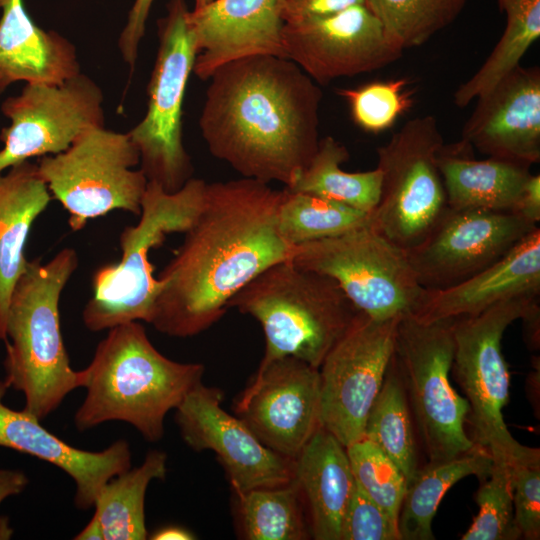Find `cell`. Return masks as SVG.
<instances>
[{
  "mask_svg": "<svg viewBox=\"0 0 540 540\" xmlns=\"http://www.w3.org/2000/svg\"><path fill=\"white\" fill-rule=\"evenodd\" d=\"M187 23L196 50L193 72L202 80L242 58L285 57L278 0H213L188 11Z\"/></svg>",
  "mask_w": 540,
  "mask_h": 540,
  "instance_id": "ffe728a7",
  "label": "cell"
},
{
  "mask_svg": "<svg viewBox=\"0 0 540 540\" xmlns=\"http://www.w3.org/2000/svg\"><path fill=\"white\" fill-rule=\"evenodd\" d=\"M537 227L516 213L448 207L427 236L405 252L424 289H445L498 261Z\"/></svg>",
  "mask_w": 540,
  "mask_h": 540,
  "instance_id": "9a60e30c",
  "label": "cell"
},
{
  "mask_svg": "<svg viewBox=\"0 0 540 540\" xmlns=\"http://www.w3.org/2000/svg\"><path fill=\"white\" fill-rule=\"evenodd\" d=\"M478 513L462 540L521 539L514 521L512 465L494 463L475 495Z\"/></svg>",
  "mask_w": 540,
  "mask_h": 540,
  "instance_id": "d590c367",
  "label": "cell"
},
{
  "mask_svg": "<svg viewBox=\"0 0 540 540\" xmlns=\"http://www.w3.org/2000/svg\"><path fill=\"white\" fill-rule=\"evenodd\" d=\"M8 388L5 380L0 381V447L34 456L63 470L75 483L77 508H92L105 483L131 468L132 453L126 440L119 439L101 451L71 446L24 408L17 411L6 406L3 397Z\"/></svg>",
  "mask_w": 540,
  "mask_h": 540,
  "instance_id": "44dd1931",
  "label": "cell"
},
{
  "mask_svg": "<svg viewBox=\"0 0 540 540\" xmlns=\"http://www.w3.org/2000/svg\"><path fill=\"white\" fill-rule=\"evenodd\" d=\"M129 133L104 126L80 135L65 151L42 156L38 171L52 199L69 213L73 231L113 210L139 216L148 180Z\"/></svg>",
  "mask_w": 540,
  "mask_h": 540,
  "instance_id": "9c48e42d",
  "label": "cell"
},
{
  "mask_svg": "<svg viewBox=\"0 0 540 540\" xmlns=\"http://www.w3.org/2000/svg\"><path fill=\"white\" fill-rule=\"evenodd\" d=\"M244 537L248 540H305L310 534L296 481L277 487L235 492Z\"/></svg>",
  "mask_w": 540,
  "mask_h": 540,
  "instance_id": "1f68e13d",
  "label": "cell"
},
{
  "mask_svg": "<svg viewBox=\"0 0 540 540\" xmlns=\"http://www.w3.org/2000/svg\"><path fill=\"white\" fill-rule=\"evenodd\" d=\"M363 437L397 465L408 487L419 471L418 457L407 394L394 355L367 416Z\"/></svg>",
  "mask_w": 540,
  "mask_h": 540,
  "instance_id": "4dcf8cb0",
  "label": "cell"
},
{
  "mask_svg": "<svg viewBox=\"0 0 540 540\" xmlns=\"http://www.w3.org/2000/svg\"><path fill=\"white\" fill-rule=\"evenodd\" d=\"M153 2L154 0H135L118 40L122 57L131 69L136 63L139 44L144 36L146 20Z\"/></svg>",
  "mask_w": 540,
  "mask_h": 540,
  "instance_id": "60d3db41",
  "label": "cell"
},
{
  "mask_svg": "<svg viewBox=\"0 0 540 540\" xmlns=\"http://www.w3.org/2000/svg\"><path fill=\"white\" fill-rule=\"evenodd\" d=\"M281 198L282 190L251 178L207 183L201 210L159 273L156 330L182 338L205 331L251 280L290 258L293 246L277 225Z\"/></svg>",
  "mask_w": 540,
  "mask_h": 540,
  "instance_id": "6da1fadb",
  "label": "cell"
},
{
  "mask_svg": "<svg viewBox=\"0 0 540 540\" xmlns=\"http://www.w3.org/2000/svg\"><path fill=\"white\" fill-rule=\"evenodd\" d=\"M167 473V455L149 451L136 468L114 476L100 490L93 516L100 523L104 540H144L145 495L152 480H163Z\"/></svg>",
  "mask_w": 540,
  "mask_h": 540,
  "instance_id": "83f0119b",
  "label": "cell"
},
{
  "mask_svg": "<svg viewBox=\"0 0 540 540\" xmlns=\"http://www.w3.org/2000/svg\"><path fill=\"white\" fill-rule=\"evenodd\" d=\"M152 540H191L195 539L192 533L182 527L167 526L157 530L150 537Z\"/></svg>",
  "mask_w": 540,
  "mask_h": 540,
  "instance_id": "ee69618b",
  "label": "cell"
},
{
  "mask_svg": "<svg viewBox=\"0 0 540 540\" xmlns=\"http://www.w3.org/2000/svg\"><path fill=\"white\" fill-rule=\"evenodd\" d=\"M356 483L398 525L407 482L397 465L365 437L346 447Z\"/></svg>",
  "mask_w": 540,
  "mask_h": 540,
  "instance_id": "e575fe53",
  "label": "cell"
},
{
  "mask_svg": "<svg viewBox=\"0 0 540 540\" xmlns=\"http://www.w3.org/2000/svg\"><path fill=\"white\" fill-rule=\"evenodd\" d=\"M320 402L319 369L286 356L257 370L235 411L265 446L295 459L321 426Z\"/></svg>",
  "mask_w": 540,
  "mask_h": 540,
  "instance_id": "ac0fdd59",
  "label": "cell"
},
{
  "mask_svg": "<svg viewBox=\"0 0 540 540\" xmlns=\"http://www.w3.org/2000/svg\"><path fill=\"white\" fill-rule=\"evenodd\" d=\"M461 142L491 158L540 161V69L517 66L479 95Z\"/></svg>",
  "mask_w": 540,
  "mask_h": 540,
  "instance_id": "d6986e66",
  "label": "cell"
},
{
  "mask_svg": "<svg viewBox=\"0 0 540 540\" xmlns=\"http://www.w3.org/2000/svg\"><path fill=\"white\" fill-rule=\"evenodd\" d=\"M4 91V89L0 88V94Z\"/></svg>",
  "mask_w": 540,
  "mask_h": 540,
  "instance_id": "c3c4849f",
  "label": "cell"
},
{
  "mask_svg": "<svg viewBox=\"0 0 540 540\" xmlns=\"http://www.w3.org/2000/svg\"><path fill=\"white\" fill-rule=\"evenodd\" d=\"M222 401L223 392L202 381L188 392L175 415L183 441L195 451L216 453L234 493L290 483L294 459L265 446L240 417L222 408Z\"/></svg>",
  "mask_w": 540,
  "mask_h": 540,
  "instance_id": "e0dca14e",
  "label": "cell"
},
{
  "mask_svg": "<svg viewBox=\"0 0 540 540\" xmlns=\"http://www.w3.org/2000/svg\"><path fill=\"white\" fill-rule=\"evenodd\" d=\"M341 540H401L397 523L356 481L342 518Z\"/></svg>",
  "mask_w": 540,
  "mask_h": 540,
  "instance_id": "74e56055",
  "label": "cell"
},
{
  "mask_svg": "<svg viewBox=\"0 0 540 540\" xmlns=\"http://www.w3.org/2000/svg\"><path fill=\"white\" fill-rule=\"evenodd\" d=\"M406 84L404 79L375 81L337 92L347 100L353 121L367 132L378 133L411 108L413 99Z\"/></svg>",
  "mask_w": 540,
  "mask_h": 540,
  "instance_id": "8d00e7d4",
  "label": "cell"
},
{
  "mask_svg": "<svg viewBox=\"0 0 540 540\" xmlns=\"http://www.w3.org/2000/svg\"><path fill=\"white\" fill-rule=\"evenodd\" d=\"M400 317L374 319L360 311L319 368L321 426L345 447L363 437L394 355Z\"/></svg>",
  "mask_w": 540,
  "mask_h": 540,
  "instance_id": "4fadbf2b",
  "label": "cell"
},
{
  "mask_svg": "<svg viewBox=\"0 0 540 540\" xmlns=\"http://www.w3.org/2000/svg\"><path fill=\"white\" fill-rule=\"evenodd\" d=\"M78 266L74 249L64 248L45 264L28 261L8 308L4 366L9 388L21 391L24 409L39 420L55 411L80 386L64 346L59 301Z\"/></svg>",
  "mask_w": 540,
  "mask_h": 540,
  "instance_id": "277c9868",
  "label": "cell"
},
{
  "mask_svg": "<svg viewBox=\"0 0 540 540\" xmlns=\"http://www.w3.org/2000/svg\"><path fill=\"white\" fill-rule=\"evenodd\" d=\"M167 11L158 21L159 46L147 88V110L128 133L147 180L166 192H176L193 174L183 144L182 109L196 50L185 0H170Z\"/></svg>",
  "mask_w": 540,
  "mask_h": 540,
  "instance_id": "8fae6325",
  "label": "cell"
},
{
  "mask_svg": "<svg viewBox=\"0 0 540 540\" xmlns=\"http://www.w3.org/2000/svg\"><path fill=\"white\" fill-rule=\"evenodd\" d=\"M540 294V229L537 227L506 255L449 288L424 289L409 313L422 322L478 314L503 300Z\"/></svg>",
  "mask_w": 540,
  "mask_h": 540,
  "instance_id": "7402d4cb",
  "label": "cell"
},
{
  "mask_svg": "<svg viewBox=\"0 0 540 540\" xmlns=\"http://www.w3.org/2000/svg\"><path fill=\"white\" fill-rule=\"evenodd\" d=\"M76 540H104L103 530L98 520L92 516L87 525L77 534Z\"/></svg>",
  "mask_w": 540,
  "mask_h": 540,
  "instance_id": "f6af8a7d",
  "label": "cell"
},
{
  "mask_svg": "<svg viewBox=\"0 0 540 540\" xmlns=\"http://www.w3.org/2000/svg\"><path fill=\"white\" fill-rule=\"evenodd\" d=\"M289 260L334 279L354 306L374 319L410 313L424 291L406 252L370 225L295 245Z\"/></svg>",
  "mask_w": 540,
  "mask_h": 540,
  "instance_id": "7c38bea8",
  "label": "cell"
},
{
  "mask_svg": "<svg viewBox=\"0 0 540 540\" xmlns=\"http://www.w3.org/2000/svg\"><path fill=\"white\" fill-rule=\"evenodd\" d=\"M207 182L191 178L176 192H166L148 181L140 220L120 234L121 259L99 267L92 276V297L82 319L93 332L117 325L150 323L161 282L153 275L151 249L160 247L168 234L185 233L202 208Z\"/></svg>",
  "mask_w": 540,
  "mask_h": 540,
  "instance_id": "8992f818",
  "label": "cell"
},
{
  "mask_svg": "<svg viewBox=\"0 0 540 540\" xmlns=\"http://www.w3.org/2000/svg\"><path fill=\"white\" fill-rule=\"evenodd\" d=\"M453 322H422L405 313L396 329L395 361L430 463L453 459L476 446L464 428L469 403L449 380Z\"/></svg>",
  "mask_w": 540,
  "mask_h": 540,
  "instance_id": "ba28073f",
  "label": "cell"
},
{
  "mask_svg": "<svg viewBox=\"0 0 540 540\" xmlns=\"http://www.w3.org/2000/svg\"><path fill=\"white\" fill-rule=\"evenodd\" d=\"M51 199L37 164L27 160L0 173V339L4 342L12 292L28 263L26 242L33 222Z\"/></svg>",
  "mask_w": 540,
  "mask_h": 540,
  "instance_id": "484cf974",
  "label": "cell"
},
{
  "mask_svg": "<svg viewBox=\"0 0 540 540\" xmlns=\"http://www.w3.org/2000/svg\"><path fill=\"white\" fill-rule=\"evenodd\" d=\"M28 482L27 476L21 471L0 470V504L8 497L20 494Z\"/></svg>",
  "mask_w": 540,
  "mask_h": 540,
  "instance_id": "7bdbcfd3",
  "label": "cell"
},
{
  "mask_svg": "<svg viewBox=\"0 0 540 540\" xmlns=\"http://www.w3.org/2000/svg\"><path fill=\"white\" fill-rule=\"evenodd\" d=\"M506 14L505 30L481 67L454 93V103L466 107L517 66L540 37V0H498Z\"/></svg>",
  "mask_w": 540,
  "mask_h": 540,
  "instance_id": "f546056e",
  "label": "cell"
},
{
  "mask_svg": "<svg viewBox=\"0 0 540 540\" xmlns=\"http://www.w3.org/2000/svg\"><path fill=\"white\" fill-rule=\"evenodd\" d=\"M365 0H278L284 23H297L337 13Z\"/></svg>",
  "mask_w": 540,
  "mask_h": 540,
  "instance_id": "ab89813d",
  "label": "cell"
},
{
  "mask_svg": "<svg viewBox=\"0 0 540 540\" xmlns=\"http://www.w3.org/2000/svg\"><path fill=\"white\" fill-rule=\"evenodd\" d=\"M204 366L161 354L138 322L109 329L90 364L79 370L86 396L74 415L79 431L122 421L150 442L164 434V419L200 381Z\"/></svg>",
  "mask_w": 540,
  "mask_h": 540,
  "instance_id": "3957f363",
  "label": "cell"
},
{
  "mask_svg": "<svg viewBox=\"0 0 540 540\" xmlns=\"http://www.w3.org/2000/svg\"><path fill=\"white\" fill-rule=\"evenodd\" d=\"M517 214L537 224L540 221V176L531 174L524 186Z\"/></svg>",
  "mask_w": 540,
  "mask_h": 540,
  "instance_id": "b9f144b4",
  "label": "cell"
},
{
  "mask_svg": "<svg viewBox=\"0 0 540 540\" xmlns=\"http://www.w3.org/2000/svg\"><path fill=\"white\" fill-rule=\"evenodd\" d=\"M227 307L263 328L266 346L258 370L286 356L319 369L360 312L334 279L289 259L262 271Z\"/></svg>",
  "mask_w": 540,
  "mask_h": 540,
  "instance_id": "5b68a950",
  "label": "cell"
},
{
  "mask_svg": "<svg viewBox=\"0 0 540 540\" xmlns=\"http://www.w3.org/2000/svg\"><path fill=\"white\" fill-rule=\"evenodd\" d=\"M370 214L311 194L282 189L278 231L290 246L370 225Z\"/></svg>",
  "mask_w": 540,
  "mask_h": 540,
  "instance_id": "d6a6232c",
  "label": "cell"
},
{
  "mask_svg": "<svg viewBox=\"0 0 540 540\" xmlns=\"http://www.w3.org/2000/svg\"><path fill=\"white\" fill-rule=\"evenodd\" d=\"M13 535V529L5 516L0 517V540H8Z\"/></svg>",
  "mask_w": 540,
  "mask_h": 540,
  "instance_id": "bcb514c9",
  "label": "cell"
},
{
  "mask_svg": "<svg viewBox=\"0 0 540 540\" xmlns=\"http://www.w3.org/2000/svg\"><path fill=\"white\" fill-rule=\"evenodd\" d=\"M294 480L316 540H341V522L355 486L346 447L320 426L294 459Z\"/></svg>",
  "mask_w": 540,
  "mask_h": 540,
  "instance_id": "cb8c5ba5",
  "label": "cell"
},
{
  "mask_svg": "<svg viewBox=\"0 0 540 540\" xmlns=\"http://www.w3.org/2000/svg\"><path fill=\"white\" fill-rule=\"evenodd\" d=\"M539 311V295H520L484 311L455 318L451 370L470 411L471 440L494 463H540V450L520 444L509 432L502 413L509 399V372L501 341L513 322Z\"/></svg>",
  "mask_w": 540,
  "mask_h": 540,
  "instance_id": "52a82bcc",
  "label": "cell"
},
{
  "mask_svg": "<svg viewBox=\"0 0 540 540\" xmlns=\"http://www.w3.org/2000/svg\"><path fill=\"white\" fill-rule=\"evenodd\" d=\"M467 0H365L386 31L407 49L420 46L450 25Z\"/></svg>",
  "mask_w": 540,
  "mask_h": 540,
  "instance_id": "836d02e7",
  "label": "cell"
},
{
  "mask_svg": "<svg viewBox=\"0 0 540 540\" xmlns=\"http://www.w3.org/2000/svg\"><path fill=\"white\" fill-rule=\"evenodd\" d=\"M443 137L431 115L407 121L377 148L381 192L370 226L407 251L420 243L448 208L437 155Z\"/></svg>",
  "mask_w": 540,
  "mask_h": 540,
  "instance_id": "30bf717a",
  "label": "cell"
},
{
  "mask_svg": "<svg viewBox=\"0 0 540 540\" xmlns=\"http://www.w3.org/2000/svg\"><path fill=\"white\" fill-rule=\"evenodd\" d=\"M471 149L460 141L443 145L437 155L448 207L517 214L530 167L491 157L477 160Z\"/></svg>",
  "mask_w": 540,
  "mask_h": 540,
  "instance_id": "d4e9b609",
  "label": "cell"
},
{
  "mask_svg": "<svg viewBox=\"0 0 540 540\" xmlns=\"http://www.w3.org/2000/svg\"><path fill=\"white\" fill-rule=\"evenodd\" d=\"M0 8V88L17 81L57 85L80 73L75 46L36 25L23 0H0Z\"/></svg>",
  "mask_w": 540,
  "mask_h": 540,
  "instance_id": "603a6c76",
  "label": "cell"
},
{
  "mask_svg": "<svg viewBox=\"0 0 540 540\" xmlns=\"http://www.w3.org/2000/svg\"><path fill=\"white\" fill-rule=\"evenodd\" d=\"M208 80L199 127L210 153L244 178L292 186L319 144V85L272 55L232 61Z\"/></svg>",
  "mask_w": 540,
  "mask_h": 540,
  "instance_id": "7a4b0ae2",
  "label": "cell"
},
{
  "mask_svg": "<svg viewBox=\"0 0 540 540\" xmlns=\"http://www.w3.org/2000/svg\"><path fill=\"white\" fill-rule=\"evenodd\" d=\"M194 1H195L194 8H200V7H203V6L207 5V4H209L213 0H194Z\"/></svg>",
  "mask_w": 540,
  "mask_h": 540,
  "instance_id": "7dc6e473",
  "label": "cell"
},
{
  "mask_svg": "<svg viewBox=\"0 0 540 540\" xmlns=\"http://www.w3.org/2000/svg\"><path fill=\"white\" fill-rule=\"evenodd\" d=\"M514 521L521 539L540 538V463L512 465Z\"/></svg>",
  "mask_w": 540,
  "mask_h": 540,
  "instance_id": "f35d334b",
  "label": "cell"
},
{
  "mask_svg": "<svg viewBox=\"0 0 540 540\" xmlns=\"http://www.w3.org/2000/svg\"><path fill=\"white\" fill-rule=\"evenodd\" d=\"M282 42L285 57L318 85L384 68L403 52L366 3L284 23Z\"/></svg>",
  "mask_w": 540,
  "mask_h": 540,
  "instance_id": "2e32d148",
  "label": "cell"
},
{
  "mask_svg": "<svg viewBox=\"0 0 540 540\" xmlns=\"http://www.w3.org/2000/svg\"><path fill=\"white\" fill-rule=\"evenodd\" d=\"M493 468L490 454L479 446L453 459L429 463L408 485L398 515L401 540H433L432 521L446 492L461 479L481 481Z\"/></svg>",
  "mask_w": 540,
  "mask_h": 540,
  "instance_id": "4316f807",
  "label": "cell"
},
{
  "mask_svg": "<svg viewBox=\"0 0 540 540\" xmlns=\"http://www.w3.org/2000/svg\"><path fill=\"white\" fill-rule=\"evenodd\" d=\"M103 93L81 72L61 84H26L1 106L0 173L36 156L67 150L86 131L104 126Z\"/></svg>",
  "mask_w": 540,
  "mask_h": 540,
  "instance_id": "5bb4252c",
  "label": "cell"
},
{
  "mask_svg": "<svg viewBox=\"0 0 540 540\" xmlns=\"http://www.w3.org/2000/svg\"><path fill=\"white\" fill-rule=\"evenodd\" d=\"M350 158L347 148L331 136L319 140L317 150L290 187L301 192L372 213L381 192V172H346L340 165Z\"/></svg>",
  "mask_w": 540,
  "mask_h": 540,
  "instance_id": "f1b7e54d",
  "label": "cell"
}]
</instances>
